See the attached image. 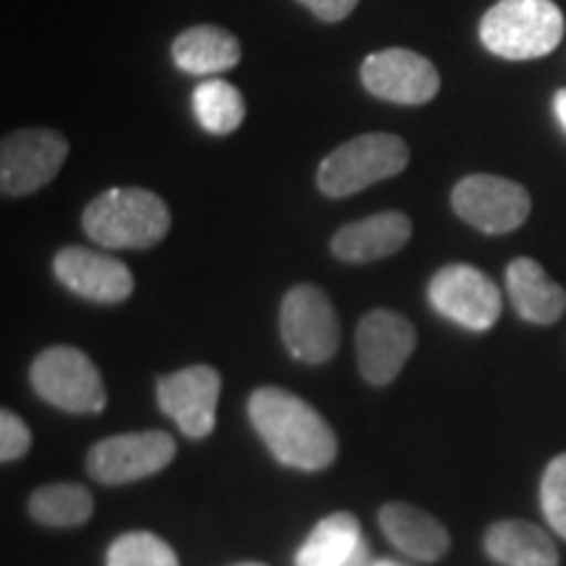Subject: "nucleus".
<instances>
[{"mask_svg":"<svg viewBox=\"0 0 566 566\" xmlns=\"http://www.w3.org/2000/svg\"><path fill=\"white\" fill-rule=\"evenodd\" d=\"M250 420L271 454L294 470L317 472L334 464L338 454L336 433L325 417L279 386L258 388L247 405Z\"/></svg>","mask_w":566,"mask_h":566,"instance_id":"f257e3e1","label":"nucleus"},{"mask_svg":"<svg viewBox=\"0 0 566 566\" xmlns=\"http://www.w3.org/2000/svg\"><path fill=\"white\" fill-rule=\"evenodd\" d=\"M82 229L105 250H150L171 231V210L147 189L113 187L84 208Z\"/></svg>","mask_w":566,"mask_h":566,"instance_id":"f03ea898","label":"nucleus"},{"mask_svg":"<svg viewBox=\"0 0 566 566\" xmlns=\"http://www.w3.org/2000/svg\"><path fill=\"white\" fill-rule=\"evenodd\" d=\"M564 38V13L554 0H499L480 21V40L506 61L554 53Z\"/></svg>","mask_w":566,"mask_h":566,"instance_id":"7ed1b4c3","label":"nucleus"},{"mask_svg":"<svg viewBox=\"0 0 566 566\" xmlns=\"http://www.w3.org/2000/svg\"><path fill=\"white\" fill-rule=\"evenodd\" d=\"M409 166V145L396 134L373 132L354 137L325 155L317 168V189L325 197H352L373 184L394 179Z\"/></svg>","mask_w":566,"mask_h":566,"instance_id":"20e7f679","label":"nucleus"},{"mask_svg":"<svg viewBox=\"0 0 566 566\" xmlns=\"http://www.w3.org/2000/svg\"><path fill=\"white\" fill-rule=\"evenodd\" d=\"M32 388L48 405L74 415H97L105 409L108 391L95 363L74 346H51L32 363Z\"/></svg>","mask_w":566,"mask_h":566,"instance_id":"39448f33","label":"nucleus"},{"mask_svg":"<svg viewBox=\"0 0 566 566\" xmlns=\"http://www.w3.org/2000/svg\"><path fill=\"white\" fill-rule=\"evenodd\" d=\"M281 338L300 363H328L342 344V325L328 294L313 283L289 289L281 302Z\"/></svg>","mask_w":566,"mask_h":566,"instance_id":"423d86ee","label":"nucleus"},{"mask_svg":"<svg viewBox=\"0 0 566 566\" xmlns=\"http://www.w3.org/2000/svg\"><path fill=\"white\" fill-rule=\"evenodd\" d=\"M69 158V139L61 132L34 126L6 134L0 142V192L27 197L48 187Z\"/></svg>","mask_w":566,"mask_h":566,"instance_id":"0eeeda50","label":"nucleus"},{"mask_svg":"<svg viewBox=\"0 0 566 566\" xmlns=\"http://www.w3.org/2000/svg\"><path fill=\"white\" fill-rule=\"evenodd\" d=\"M176 457V441L166 430H142L103 438L87 454V472L103 485H126L166 470Z\"/></svg>","mask_w":566,"mask_h":566,"instance_id":"6e6552de","label":"nucleus"},{"mask_svg":"<svg viewBox=\"0 0 566 566\" xmlns=\"http://www.w3.org/2000/svg\"><path fill=\"white\" fill-rule=\"evenodd\" d=\"M451 208L464 223L483 233H509L527 221L530 202L527 189L504 176L472 174L462 179L451 192Z\"/></svg>","mask_w":566,"mask_h":566,"instance_id":"1a4fd4ad","label":"nucleus"},{"mask_svg":"<svg viewBox=\"0 0 566 566\" xmlns=\"http://www.w3.org/2000/svg\"><path fill=\"white\" fill-rule=\"evenodd\" d=\"M428 300L446 321L467 331H488L501 317V292L475 265H446L428 283Z\"/></svg>","mask_w":566,"mask_h":566,"instance_id":"9d476101","label":"nucleus"},{"mask_svg":"<svg viewBox=\"0 0 566 566\" xmlns=\"http://www.w3.org/2000/svg\"><path fill=\"white\" fill-rule=\"evenodd\" d=\"M359 76L373 97L396 105L430 103L441 90V76L433 61L407 48H388L367 55Z\"/></svg>","mask_w":566,"mask_h":566,"instance_id":"9b49d317","label":"nucleus"},{"mask_svg":"<svg viewBox=\"0 0 566 566\" xmlns=\"http://www.w3.org/2000/svg\"><path fill=\"white\" fill-rule=\"evenodd\" d=\"M417 346V331L401 313L373 310L357 325V363L367 384L388 386Z\"/></svg>","mask_w":566,"mask_h":566,"instance_id":"f8f14e48","label":"nucleus"},{"mask_svg":"<svg viewBox=\"0 0 566 566\" xmlns=\"http://www.w3.org/2000/svg\"><path fill=\"white\" fill-rule=\"evenodd\" d=\"M221 373L210 365L184 367L158 380V405L187 438H208L216 428Z\"/></svg>","mask_w":566,"mask_h":566,"instance_id":"ddd939ff","label":"nucleus"},{"mask_svg":"<svg viewBox=\"0 0 566 566\" xmlns=\"http://www.w3.org/2000/svg\"><path fill=\"white\" fill-rule=\"evenodd\" d=\"M53 273L69 292L97 304L126 302L134 292L129 265L87 247H63L53 260Z\"/></svg>","mask_w":566,"mask_h":566,"instance_id":"4468645a","label":"nucleus"},{"mask_svg":"<svg viewBox=\"0 0 566 566\" xmlns=\"http://www.w3.org/2000/svg\"><path fill=\"white\" fill-rule=\"evenodd\" d=\"M412 239V221L399 210L375 212L342 226L331 239V252L344 263H375L405 250Z\"/></svg>","mask_w":566,"mask_h":566,"instance_id":"2eb2a0df","label":"nucleus"},{"mask_svg":"<svg viewBox=\"0 0 566 566\" xmlns=\"http://www.w3.org/2000/svg\"><path fill=\"white\" fill-rule=\"evenodd\" d=\"M380 530L401 554L417 558V562H438L451 546L449 530L436 520L433 514L422 512L420 506L391 501L378 514Z\"/></svg>","mask_w":566,"mask_h":566,"instance_id":"dca6fc26","label":"nucleus"},{"mask_svg":"<svg viewBox=\"0 0 566 566\" xmlns=\"http://www.w3.org/2000/svg\"><path fill=\"white\" fill-rule=\"evenodd\" d=\"M506 289L514 310L527 323L551 325L564 315L566 292L556 281L548 279L541 263L533 258H516L506 268Z\"/></svg>","mask_w":566,"mask_h":566,"instance_id":"f3484780","label":"nucleus"},{"mask_svg":"<svg viewBox=\"0 0 566 566\" xmlns=\"http://www.w3.org/2000/svg\"><path fill=\"white\" fill-rule=\"evenodd\" d=\"M171 55L176 66L187 74L216 76L242 61V42L223 27L197 24L174 40Z\"/></svg>","mask_w":566,"mask_h":566,"instance_id":"a211bd4d","label":"nucleus"},{"mask_svg":"<svg viewBox=\"0 0 566 566\" xmlns=\"http://www.w3.org/2000/svg\"><path fill=\"white\" fill-rule=\"evenodd\" d=\"M485 551L501 566H558L556 543L546 530L525 520H504L488 527Z\"/></svg>","mask_w":566,"mask_h":566,"instance_id":"6ab92c4d","label":"nucleus"},{"mask_svg":"<svg viewBox=\"0 0 566 566\" xmlns=\"http://www.w3.org/2000/svg\"><path fill=\"white\" fill-rule=\"evenodd\" d=\"M359 520L349 512H336L317 522L294 556V566H342L363 543Z\"/></svg>","mask_w":566,"mask_h":566,"instance_id":"aec40b11","label":"nucleus"},{"mask_svg":"<svg viewBox=\"0 0 566 566\" xmlns=\"http://www.w3.org/2000/svg\"><path fill=\"white\" fill-rule=\"evenodd\" d=\"M95 512V501L84 485L55 483L30 495V514L48 527H80Z\"/></svg>","mask_w":566,"mask_h":566,"instance_id":"412c9836","label":"nucleus"},{"mask_svg":"<svg viewBox=\"0 0 566 566\" xmlns=\"http://www.w3.org/2000/svg\"><path fill=\"white\" fill-rule=\"evenodd\" d=\"M192 105L202 129L216 134V137H226V134L237 132L247 116L242 92L223 80H208L197 84Z\"/></svg>","mask_w":566,"mask_h":566,"instance_id":"4be33fe9","label":"nucleus"},{"mask_svg":"<svg viewBox=\"0 0 566 566\" xmlns=\"http://www.w3.org/2000/svg\"><path fill=\"white\" fill-rule=\"evenodd\" d=\"M105 566H179V556L155 533H126L111 543Z\"/></svg>","mask_w":566,"mask_h":566,"instance_id":"5701e85b","label":"nucleus"},{"mask_svg":"<svg viewBox=\"0 0 566 566\" xmlns=\"http://www.w3.org/2000/svg\"><path fill=\"white\" fill-rule=\"evenodd\" d=\"M541 506L548 525L566 537V454L551 459L546 472H543Z\"/></svg>","mask_w":566,"mask_h":566,"instance_id":"b1692460","label":"nucleus"},{"mask_svg":"<svg viewBox=\"0 0 566 566\" xmlns=\"http://www.w3.org/2000/svg\"><path fill=\"white\" fill-rule=\"evenodd\" d=\"M32 433L19 415L3 409L0 412V459L3 462H17L30 451Z\"/></svg>","mask_w":566,"mask_h":566,"instance_id":"393cba45","label":"nucleus"},{"mask_svg":"<svg viewBox=\"0 0 566 566\" xmlns=\"http://www.w3.org/2000/svg\"><path fill=\"white\" fill-rule=\"evenodd\" d=\"M304 9H310L321 21H344L357 9L359 0H296Z\"/></svg>","mask_w":566,"mask_h":566,"instance_id":"a878e982","label":"nucleus"},{"mask_svg":"<svg viewBox=\"0 0 566 566\" xmlns=\"http://www.w3.org/2000/svg\"><path fill=\"white\" fill-rule=\"evenodd\" d=\"M373 564L375 562H373V554H370V543L363 541L357 546V551H354V554L346 558L342 566H373Z\"/></svg>","mask_w":566,"mask_h":566,"instance_id":"bb28decb","label":"nucleus"},{"mask_svg":"<svg viewBox=\"0 0 566 566\" xmlns=\"http://www.w3.org/2000/svg\"><path fill=\"white\" fill-rule=\"evenodd\" d=\"M554 111H556L558 122H562V126L566 129V90H562V92H558V95H556Z\"/></svg>","mask_w":566,"mask_h":566,"instance_id":"cd10ccee","label":"nucleus"},{"mask_svg":"<svg viewBox=\"0 0 566 566\" xmlns=\"http://www.w3.org/2000/svg\"><path fill=\"white\" fill-rule=\"evenodd\" d=\"M373 566H405V564H399V562H388V558H380V562H375Z\"/></svg>","mask_w":566,"mask_h":566,"instance_id":"c85d7f7f","label":"nucleus"},{"mask_svg":"<svg viewBox=\"0 0 566 566\" xmlns=\"http://www.w3.org/2000/svg\"><path fill=\"white\" fill-rule=\"evenodd\" d=\"M233 566H265V564H254V562H250V564H233Z\"/></svg>","mask_w":566,"mask_h":566,"instance_id":"c756f323","label":"nucleus"}]
</instances>
